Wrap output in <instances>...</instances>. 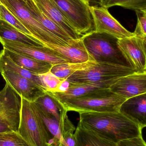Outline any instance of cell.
Returning a JSON list of instances; mask_svg holds the SVG:
<instances>
[{"label": "cell", "mask_w": 146, "mask_h": 146, "mask_svg": "<svg viewBox=\"0 0 146 146\" xmlns=\"http://www.w3.org/2000/svg\"><path fill=\"white\" fill-rule=\"evenodd\" d=\"M109 88L127 100L146 93V72H135L121 77Z\"/></svg>", "instance_id": "13"}, {"label": "cell", "mask_w": 146, "mask_h": 146, "mask_svg": "<svg viewBox=\"0 0 146 146\" xmlns=\"http://www.w3.org/2000/svg\"><path fill=\"white\" fill-rule=\"evenodd\" d=\"M90 9L95 32L107 33L118 39L134 35L133 33L127 30L114 18L107 8L90 6Z\"/></svg>", "instance_id": "9"}, {"label": "cell", "mask_w": 146, "mask_h": 146, "mask_svg": "<svg viewBox=\"0 0 146 146\" xmlns=\"http://www.w3.org/2000/svg\"><path fill=\"white\" fill-rule=\"evenodd\" d=\"M12 131H16L12 126L8 123L0 122V133H7Z\"/></svg>", "instance_id": "33"}, {"label": "cell", "mask_w": 146, "mask_h": 146, "mask_svg": "<svg viewBox=\"0 0 146 146\" xmlns=\"http://www.w3.org/2000/svg\"><path fill=\"white\" fill-rule=\"evenodd\" d=\"M119 111L138 123L141 127H146V93L126 100Z\"/></svg>", "instance_id": "17"}, {"label": "cell", "mask_w": 146, "mask_h": 146, "mask_svg": "<svg viewBox=\"0 0 146 146\" xmlns=\"http://www.w3.org/2000/svg\"><path fill=\"white\" fill-rule=\"evenodd\" d=\"M68 22L82 36L94 31L89 2L85 0H53Z\"/></svg>", "instance_id": "6"}, {"label": "cell", "mask_w": 146, "mask_h": 146, "mask_svg": "<svg viewBox=\"0 0 146 146\" xmlns=\"http://www.w3.org/2000/svg\"><path fill=\"white\" fill-rule=\"evenodd\" d=\"M24 3L26 7L33 17L51 33L69 44H73L77 40L71 38L61 28L49 19L38 7L33 0H27L24 1Z\"/></svg>", "instance_id": "18"}, {"label": "cell", "mask_w": 146, "mask_h": 146, "mask_svg": "<svg viewBox=\"0 0 146 146\" xmlns=\"http://www.w3.org/2000/svg\"><path fill=\"white\" fill-rule=\"evenodd\" d=\"M43 45L55 50L68 63L95 62L87 50L81 38L77 39L73 44L67 46H59L48 44H43Z\"/></svg>", "instance_id": "15"}, {"label": "cell", "mask_w": 146, "mask_h": 146, "mask_svg": "<svg viewBox=\"0 0 146 146\" xmlns=\"http://www.w3.org/2000/svg\"><path fill=\"white\" fill-rule=\"evenodd\" d=\"M0 20L5 21L22 33L32 36L30 32L22 23L1 3H0Z\"/></svg>", "instance_id": "28"}, {"label": "cell", "mask_w": 146, "mask_h": 146, "mask_svg": "<svg viewBox=\"0 0 146 146\" xmlns=\"http://www.w3.org/2000/svg\"><path fill=\"white\" fill-rule=\"evenodd\" d=\"M74 134L76 146H117L116 143L99 137L79 123Z\"/></svg>", "instance_id": "21"}, {"label": "cell", "mask_w": 146, "mask_h": 146, "mask_svg": "<svg viewBox=\"0 0 146 146\" xmlns=\"http://www.w3.org/2000/svg\"><path fill=\"white\" fill-rule=\"evenodd\" d=\"M33 103L45 111L55 117L60 122H62L67 116V111L63 106L46 92Z\"/></svg>", "instance_id": "22"}, {"label": "cell", "mask_w": 146, "mask_h": 146, "mask_svg": "<svg viewBox=\"0 0 146 146\" xmlns=\"http://www.w3.org/2000/svg\"><path fill=\"white\" fill-rule=\"evenodd\" d=\"M20 108V97L6 82L0 90V122L8 123L17 132Z\"/></svg>", "instance_id": "11"}, {"label": "cell", "mask_w": 146, "mask_h": 146, "mask_svg": "<svg viewBox=\"0 0 146 146\" xmlns=\"http://www.w3.org/2000/svg\"><path fill=\"white\" fill-rule=\"evenodd\" d=\"M8 70L17 73L31 80L43 88V85L38 74L31 72L14 62L6 54L4 49L0 52V72Z\"/></svg>", "instance_id": "24"}, {"label": "cell", "mask_w": 146, "mask_h": 146, "mask_svg": "<svg viewBox=\"0 0 146 146\" xmlns=\"http://www.w3.org/2000/svg\"><path fill=\"white\" fill-rule=\"evenodd\" d=\"M6 1V0H0V3H2L4 1ZM19 1H25L27 0H19Z\"/></svg>", "instance_id": "34"}, {"label": "cell", "mask_w": 146, "mask_h": 146, "mask_svg": "<svg viewBox=\"0 0 146 146\" xmlns=\"http://www.w3.org/2000/svg\"><path fill=\"white\" fill-rule=\"evenodd\" d=\"M81 39L87 52L97 63L131 67L119 48L118 38L93 31L82 36Z\"/></svg>", "instance_id": "3"}, {"label": "cell", "mask_w": 146, "mask_h": 146, "mask_svg": "<svg viewBox=\"0 0 146 146\" xmlns=\"http://www.w3.org/2000/svg\"><path fill=\"white\" fill-rule=\"evenodd\" d=\"M75 129L76 128L67 115L62 131V141L58 146H76V139L74 133Z\"/></svg>", "instance_id": "27"}, {"label": "cell", "mask_w": 146, "mask_h": 146, "mask_svg": "<svg viewBox=\"0 0 146 146\" xmlns=\"http://www.w3.org/2000/svg\"><path fill=\"white\" fill-rule=\"evenodd\" d=\"M0 43L3 48L48 62L52 66L68 63L55 50L45 46H31L19 42L2 39H0Z\"/></svg>", "instance_id": "10"}, {"label": "cell", "mask_w": 146, "mask_h": 146, "mask_svg": "<svg viewBox=\"0 0 146 146\" xmlns=\"http://www.w3.org/2000/svg\"><path fill=\"white\" fill-rule=\"evenodd\" d=\"M21 98L17 133L32 146H53L52 137L32 102Z\"/></svg>", "instance_id": "4"}, {"label": "cell", "mask_w": 146, "mask_h": 146, "mask_svg": "<svg viewBox=\"0 0 146 146\" xmlns=\"http://www.w3.org/2000/svg\"><path fill=\"white\" fill-rule=\"evenodd\" d=\"M101 7L120 6L134 11H146V0H97Z\"/></svg>", "instance_id": "26"}, {"label": "cell", "mask_w": 146, "mask_h": 146, "mask_svg": "<svg viewBox=\"0 0 146 146\" xmlns=\"http://www.w3.org/2000/svg\"><path fill=\"white\" fill-rule=\"evenodd\" d=\"M121 51L136 72H146V37L134 36L118 39Z\"/></svg>", "instance_id": "8"}, {"label": "cell", "mask_w": 146, "mask_h": 146, "mask_svg": "<svg viewBox=\"0 0 146 146\" xmlns=\"http://www.w3.org/2000/svg\"><path fill=\"white\" fill-rule=\"evenodd\" d=\"M85 1H87L89 2V0H85Z\"/></svg>", "instance_id": "35"}, {"label": "cell", "mask_w": 146, "mask_h": 146, "mask_svg": "<svg viewBox=\"0 0 146 146\" xmlns=\"http://www.w3.org/2000/svg\"><path fill=\"white\" fill-rule=\"evenodd\" d=\"M2 134V133H0V135H1V134Z\"/></svg>", "instance_id": "36"}, {"label": "cell", "mask_w": 146, "mask_h": 146, "mask_svg": "<svg viewBox=\"0 0 146 146\" xmlns=\"http://www.w3.org/2000/svg\"><path fill=\"white\" fill-rule=\"evenodd\" d=\"M0 39L19 42L31 46H43L42 43L32 36L22 33L2 20H0Z\"/></svg>", "instance_id": "20"}, {"label": "cell", "mask_w": 146, "mask_h": 146, "mask_svg": "<svg viewBox=\"0 0 146 146\" xmlns=\"http://www.w3.org/2000/svg\"><path fill=\"white\" fill-rule=\"evenodd\" d=\"M2 76L15 92L21 98L34 102L45 93L42 88L31 80L17 73L8 70L0 72Z\"/></svg>", "instance_id": "12"}, {"label": "cell", "mask_w": 146, "mask_h": 146, "mask_svg": "<svg viewBox=\"0 0 146 146\" xmlns=\"http://www.w3.org/2000/svg\"><path fill=\"white\" fill-rule=\"evenodd\" d=\"M126 100L108 88L71 98L60 103L67 112H118Z\"/></svg>", "instance_id": "2"}, {"label": "cell", "mask_w": 146, "mask_h": 146, "mask_svg": "<svg viewBox=\"0 0 146 146\" xmlns=\"http://www.w3.org/2000/svg\"><path fill=\"white\" fill-rule=\"evenodd\" d=\"M38 7L49 19L61 28L71 38L81 37L68 22L53 0H33Z\"/></svg>", "instance_id": "16"}, {"label": "cell", "mask_w": 146, "mask_h": 146, "mask_svg": "<svg viewBox=\"0 0 146 146\" xmlns=\"http://www.w3.org/2000/svg\"><path fill=\"white\" fill-rule=\"evenodd\" d=\"M137 23L134 35L146 37V11H136Z\"/></svg>", "instance_id": "31"}, {"label": "cell", "mask_w": 146, "mask_h": 146, "mask_svg": "<svg viewBox=\"0 0 146 146\" xmlns=\"http://www.w3.org/2000/svg\"><path fill=\"white\" fill-rule=\"evenodd\" d=\"M9 57L16 64L37 74H45L50 71L52 65L45 62L36 60L25 55L3 48Z\"/></svg>", "instance_id": "19"}, {"label": "cell", "mask_w": 146, "mask_h": 146, "mask_svg": "<svg viewBox=\"0 0 146 146\" xmlns=\"http://www.w3.org/2000/svg\"><path fill=\"white\" fill-rule=\"evenodd\" d=\"M119 78L99 82L82 84H73L69 82V87L65 92H46L55 99L59 103H62L71 98L79 97L100 89L109 88L110 86L117 81Z\"/></svg>", "instance_id": "14"}, {"label": "cell", "mask_w": 146, "mask_h": 146, "mask_svg": "<svg viewBox=\"0 0 146 146\" xmlns=\"http://www.w3.org/2000/svg\"><path fill=\"white\" fill-rule=\"evenodd\" d=\"M117 146H146V144L143 137L141 136L119 141Z\"/></svg>", "instance_id": "32"}, {"label": "cell", "mask_w": 146, "mask_h": 146, "mask_svg": "<svg viewBox=\"0 0 146 146\" xmlns=\"http://www.w3.org/2000/svg\"><path fill=\"white\" fill-rule=\"evenodd\" d=\"M135 72L133 68L97 63L89 68L75 72L66 80L73 84L92 83L121 78Z\"/></svg>", "instance_id": "7"}, {"label": "cell", "mask_w": 146, "mask_h": 146, "mask_svg": "<svg viewBox=\"0 0 146 146\" xmlns=\"http://www.w3.org/2000/svg\"><path fill=\"white\" fill-rule=\"evenodd\" d=\"M45 92H57L63 80L54 75L50 72L38 74Z\"/></svg>", "instance_id": "30"}, {"label": "cell", "mask_w": 146, "mask_h": 146, "mask_svg": "<svg viewBox=\"0 0 146 146\" xmlns=\"http://www.w3.org/2000/svg\"><path fill=\"white\" fill-rule=\"evenodd\" d=\"M0 146H32L16 131L3 133L0 135Z\"/></svg>", "instance_id": "29"}, {"label": "cell", "mask_w": 146, "mask_h": 146, "mask_svg": "<svg viewBox=\"0 0 146 146\" xmlns=\"http://www.w3.org/2000/svg\"><path fill=\"white\" fill-rule=\"evenodd\" d=\"M32 103L52 137V146H58L62 141L61 133L65 118L62 122H60L55 117Z\"/></svg>", "instance_id": "23"}, {"label": "cell", "mask_w": 146, "mask_h": 146, "mask_svg": "<svg viewBox=\"0 0 146 146\" xmlns=\"http://www.w3.org/2000/svg\"><path fill=\"white\" fill-rule=\"evenodd\" d=\"M79 114V123L83 127L116 144L124 140L142 136L143 128L120 111Z\"/></svg>", "instance_id": "1"}, {"label": "cell", "mask_w": 146, "mask_h": 146, "mask_svg": "<svg viewBox=\"0 0 146 146\" xmlns=\"http://www.w3.org/2000/svg\"><path fill=\"white\" fill-rule=\"evenodd\" d=\"M97 63L87 61L83 63H66L52 66L50 72L61 80H66L70 75L79 70L89 68Z\"/></svg>", "instance_id": "25"}, {"label": "cell", "mask_w": 146, "mask_h": 146, "mask_svg": "<svg viewBox=\"0 0 146 146\" xmlns=\"http://www.w3.org/2000/svg\"><path fill=\"white\" fill-rule=\"evenodd\" d=\"M1 3L22 23L33 37L43 44H48L59 46L71 45L51 33L36 20L26 7L23 1L6 0Z\"/></svg>", "instance_id": "5"}]
</instances>
